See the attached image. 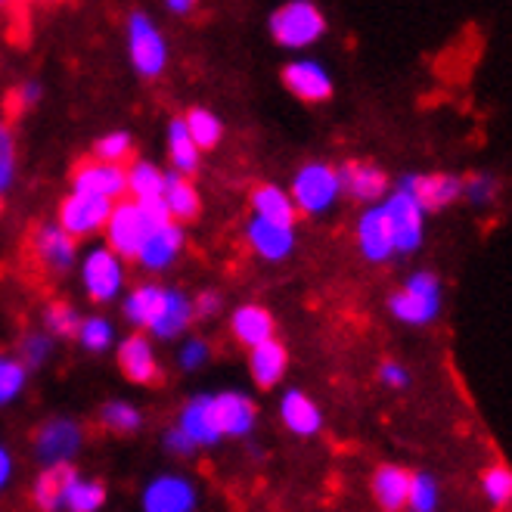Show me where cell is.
I'll list each match as a JSON object with an SVG mask.
<instances>
[{"label":"cell","instance_id":"1","mask_svg":"<svg viewBox=\"0 0 512 512\" xmlns=\"http://www.w3.org/2000/svg\"><path fill=\"white\" fill-rule=\"evenodd\" d=\"M168 212L162 202H115L106 224V249L122 261H137L149 233L168 224Z\"/></svg>","mask_w":512,"mask_h":512},{"label":"cell","instance_id":"2","mask_svg":"<svg viewBox=\"0 0 512 512\" xmlns=\"http://www.w3.org/2000/svg\"><path fill=\"white\" fill-rule=\"evenodd\" d=\"M444 308L441 277L432 270H413L404 286L388 298V314L404 326H432Z\"/></svg>","mask_w":512,"mask_h":512},{"label":"cell","instance_id":"3","mask_svg":"<svg viewBox=\"0 0 512 512\" xmlns=\"http://www.w3.org/2000/svg\"><path fill=\"white\" fill-rule=\"evenodd\" d=\"M267 32L286 50H305L326 35V16L311 0H289L270 13Z\"/></svg>","mask_w":512,"mask_h":512},{"label":"cell","instance_id":"4","mask_svg":"<svg viewBox=\"0 0 512 512\" xmlns=\"http://www.w3.org/2000/svg\"><path fill=\"white\" fill-rule=\"evenodd\" d=\"M295 212L301 215H326L329 208H336L342 199V184H339V168L329 162H305L295 177H292V190H289Z\"/></svg>","mask_w":512,"mask_h":512},{"label":"cell","instance_id":"5","mask_svg":"<svg viewBox=\"0 0 512 512\" xmlns=\"http://www.w3.org/2000/svg\"><path fill=\"white\" fill-rule=\"evenodd\" d=\"M388 230H391V243H395V255H413L423 249L426 239V212L419 208V202L398 184L395 190H388V196L379 202Z\"/></svg>","mask_w":512,"mask_h":512},{"label":"cell","instance_id":"6","mask_svg":"<svg viewBox=\"0 0 512 512\" xmlns=\"http://www.w3.org/2000/svg\"><path fill=\"white\" fill-rule=\"evenodd\" d=\"M125 261L106 246L87 249L81 258V286L94 305H109L125 289Z\"/></svg>","mask_w":512,"mask_h":512},{"label":"cell","instance_id":"7","mask_svg":"<svg viewBox=\"0 0 512 512\" xmlns=\"http://www.w3.org/2000/svg\"><path fill=\"white\" fill-rule=\"evenodd\" d=\"M128 56L143 78H159L168 66V41L146 13L128 16Z\"/></svg>","mask_w":512,"mask_h":512},{"label":"cell","instance_id":"8","mask_svg":"<svg viewBox=\"0 0 512 512\" xmlns=\"http://www.w3.org/2000/svg\"><path fill=\"white\" fill-rule=\"evenodd\" d=\"M81 444H84L81 423H75L69 416H53L38 426L32 450H35V460L44 469L47 466H72V460L81 454Z\"/></svg>","mask_w":512,"mask_h":512},{"label":"cell","instance_id":"9","mask_svg":"<svg viewBox=\"0 0 512 512\" xmlns=\"http://www.w3.org/2000/svg\"><path fill=\"white\" fill-rule=\"evenodd\" d=\"M143 512H196L199 506V491L187 475L165 472L146 481L140 494Z\"/></svg>","mask_w":512,"mask_h":512},{"label":"cell","instance_id":"10","mask_svg":"<svg viewBox=\"0 0 512 512\" xmlns=\"http://www.w3.org/2000/svg\"><path fill=\"white\" fill-rule=\"evenodd\" d=\"M398 184L419 202L426 215L444 212L463 199V177L450 171H432V174H404Z\"/></svg>","mask_w":512,"mask_h":512},{"label":"cell","instance_id":"11","mask_svg":"<svg viewBox=\"0 0 512 512\" xmlns=\"http://www.w3.org/2000/svg\"><path fill=\"white\" fill-rule=\"evenodd\" d=\"M109 199H97V196H84V193H69L63 202H59V227H63L72 239H87L97 236L100 230H106L109 215H112Z\"/></svg>","mask_w":512,"mask_h":512},{"label":"cell","instance_id":"12","mask_svg":"<svg viewBox=\"0 0 512 512\" xmlns=\"http://www.w3.org/2000/svg\"><path fill=\"white\" fill-rule=\"evenodd\" d=\"M177 429L184 432L196 450L199 447H215L224 438L221 429V416H218V401L212 391H202V395H193L177 413Z\"/></svg>","mask_w":512,"mask_h":512},{"label":"cell","instance_id":"13","mask_svg":"<svg viewBox=\"0 0 512 512\" xmlns=\"http://www.w3.org/2000/svg\"><path fill=\"white\" fill-rule=\"evenodd\" d=\"M72 193L118 202L128 193V174L118 165H106L97 159H81L72 168Z\"/></svg>","mask_w":512,"mask_h":512},{"label":"cell","instance_id":"14","mask_svg":"<svg viewBox=\"0 0 512 512\" xmlns=\"http://www.w3.org/2000/svg\"><path fill=\"white\" fill-rule=\"evenodd\" d=\"M283 84L301 103H326L333 97V75L320 59H292L283 69Z\"/></svg>","mask_w":512,"mask_h":512},{"label":"cell","instance_id":"15","mask_svg":"<svg viewBox=\"0 0 512 512\" xmlns=\"http://www.w3.org/2000/svg\"><path fill=\"white\" fill-rule=\"evenodd\" d=\"M32 249L38 264H44L50 274H69L78 264V239H72L59 224H41L32 236Z\"/></svg>","mask_w":512,"mask_h":512},{"label":"cell","instance_id":"16","mask_svg":"<svg viewBox=\"0 0 512 512\" xmlns=\"http://www.w3.org/2000/svg\"><path fill=\"white\" fill-rule=\"evenodd\" d=\"M354 239H357L360 255H364L370 264H388L391 258H398L382 205H370L360 212L357 227H354Z\"/></svg>","mask_w":512,"mask_h":512},{"label":"cell","instance_id":"17","mask_svg":"<svg viewBox=\"0 0 512 512\" xmlns=\"http://www.w3.org/2000/svg\"><path fill=\"white\" fill-rule=\"evenodd\" d=\"M342 196L360 202V205H379L388 196V174L373 162H345L339 168Z\"/></svg>","mask_w":512,"mask_h":512},{"label":"cell","instance_id":"18","mask_svg":"<svg viewBox=\"0 0 512 512\" xmlns=\"http://www.w3.org/2000/svg\"><path fill=\"white\" fill-rule=\"evenodd\" d=\"M118 370L134 385H156L162 379L156 348L146 339V333H131L128 339H122V345H118Z\"/></svg>","mask_w":512,"mask_h":512},{"label":"cell","instance_id":"19","mask_svg":"<svg viewBox=\"0 0 512 512\" xmlns=\"http://www.w3.org/2000/svg\"><path fill=\"white\" fill-rule=\"evenodd\" d=\"M246 243L258 258L277 264V261H286L295 252L298 236H295V227L274 224V221H264V218L252 215V221L246 224Z\"/></svg>","mask_w":512,"mask_h":512},{"label":"cell","instance_id":"20","mask_svg":"<svg viewBox=\"0 0 512 512\" xmlns=\"http://www.w3.org/2000/svg\"><path fill=\"white\" fill-rule=\"evenodd\" d=\"M196 317V308H193V298L187 292H180L174 286H165V295H162V305H159V314L156 320L149 323L146 333L153 336V339H180L190 329Z\"/></svg>","mask_w":512,"mask_h":512},{"label":"cell","instance_id":"21","mask_svg":"<svg viewBox=\"0 0 512 512\" xmlns=\"http://www.w3.org/2000/svg\"><path fill=\"white\" fill-rule=\"evenodd\" d=\"M184 246H187V233H184V227L180 224H174V221H168V224H162L159 230H153L149 233V239L143 243V249H140V255H137V264L143 267V270H165V267H171L177 258H180V252H184Z\"/></svg>","mask_w":512,"mask_h":512},{"label":"cell","instance_id":"22","mask_svg":"<svg viewBox=\"0 0 512 512\" xmlns=\"http://www.w3.org/2000/svg\"><path fill=\"white\" fill-rule=\"evenodd\" d=\"M280 419H283V426L298 435V438H311L323 429V413L317 407L314 398H308L301 388H289L283 391V398H280Z\"/></svg>","mask_w":512,"mask_h":512},{"label":"cell","instance_id":"23","mask_svg":"<svg viewBox=\"0 0 512 512\" xmlns=\"http://www.w3.org/2000/svg\"><path fill=\"white\" fill-rule=\"evenodd\" d=\"M218 401V416H221V429H224V438H249L255 423H258V407L249 395L243 391H218L215 395Z\"/></svg>","mask_w":512,"mask_h":512},{"label":"cell","instance_id":"24","mask_svg":"<svg viewBox=\"0 0 512 512\" xmlns=\"http://www.w3.org/2000/svg\"><path fill=\"white\" fill-rule=\"evenodd\" d=\"M410 475H413V472H407V469L398 466V463H382V466L373 472L370 491H373V500L379 503L382 512H401V509H407Z\"/></svg>","mask_w":512,"mask_h":512},{"label":"cell","instance_id":"25","mask_svg":"<svg viewBox=\"0 0 512 512\" xmlns=\"http://www.w3.org/2000/svg\"><path fill=\"white\" fill-rule=\"evenodd\" d=\"M274 329H277L274 314H270L267 308H261V305H239L233 311V317H230L233 339L243 348H249V351L274 339Z\"/></svg>","mask_w":512,"mask_h":512},{"label":"cell","instance_id":"26","mask_svg":"<svg viewBox=\"0 0 512 512\" xmlns=\"http://www.w3.org/2000/svg\"><path fill=\"white\" fill-rule=\"evenodd\" d=\"M286 370H289V351H286L283 342L270 339V342H264V345L249 351V373H252V382L258 388L280 385Z\"/></svg>","mask_w":512,"mask_h":512},{"label":"cell","instance_id":"27","mask_svg":"<svg viewBox=\"0 0 512 512\" xmlns=\"http://www.w3.org/2000/svg\"><path fill=\"white\" fill-rule=\"evenodd\" d=\"M162 205L165 212L174 224H187V221H196L199 212H202V199L196 193V187L184 174H174V171H165V193H162Z\"/></svg>","mask_w":512,"mask_h":512},{"label":"cell","instance_id":"28","mask_svg":"<svg viewBox=\"0 0 512 512\" xmlns=\"http://www.w3.org/2000/svg\"><path fill=\"white\" fill-rule=\"evenodd\" d=\"M78 475L75 466H47L38 472L32 485V500L41 512H63L66 506V491L72 485V478Z\"/></svg>","mask_w":512,"mask_h":512},{"label":"cell","instance_id":"29","mask_svg":"<svg viewBox=\"0 0 512 512\" xmlns=\"http://www.w3.org/2000/svg\"><path fill=\"white\" fill-rule=\"evenodd\" d=\"M162 295H165V286L159 283H140L134 286L125 301H122V314L131 326H137V333H146L149 323L156 320L159 314V305H162Z\"/></svg>","mask_w":512,"mask_h":512},{"label":"cell","instance_id":"30","mask_svg":"<svg viewBox=\"0 0 512 512\" xmlns=\"http://www.w3.org/2000/svg\"><path fill=\"white\" fill-rule=\"evenodd\" d=\"M252 212H255V218L274 221V224H286V227H295V215H298L289 190H283L277 184L255 187V193H252Z\"/></svg>","mask_w":512,"mask_h":512},{"label":"cell","instance_id":"31","mask_svg":"<svg viewBox=\"0 0 512 512\" xmlns=\"http://www.w3.org/2000/svg\"><path fill=\"white\" fill-rule=\"evenodd\" d=\"M128 174V193H131V202H162V193H165V171L153 162L146 159H137L131 162V168H125Z\"/></svg>","mask_w":512,"mask_h":512},{"label":"cell","instance_id":"32","mask_svg":"<svg viewBox=\"0 0 512 512\" xmlns=\"http://www.w3.org/2000/svg\"><path fill=\"white\" fill-rule=\"evenodd\" d=\"M168 159H171V171L174 174H193L199 168V146L193 143L187 125H184V118H171V125H168Z\"/></svg>","mask_w":512,"mask_h":512},{"label":"cell","instance_id":"33","mask_svg":"<svg viewBox=\"0 0 512 512\" xmlns=\"http://www.w3.org/2000/svg\"><path fill=\"white\" fill-rule=\"evenodd\" d=\"M106 506V485L100 478H87V475H75L72 485L66 491V512H100Z\"/></svg>","mask_w":512,"mask_h":512},{"label":"cell","instance_id":"34","mask_svg":"<svg viewBox=\"0 0 512 512\" xmlns=\"http://www.w3.org/2000/svg\"><path fill=\"white\" fill-rule=\"evenodd\" d=\"M78 345L90 354H103L115 345L118 333H115V323L103 314H90V317H81V326L75 333Z\"/></svg>","mask_w":512,"mask_h":512},{"label":"cell","instance_id":"35","mask_svg":"<svg viewBox=\"0 0 512 512\" xmlns=\"http://www.w3.org/2000/svg\"><path fill=\"white\" fill-rule=\"evenodd\" d=\"M100 423L112 435H134L143 426V413H140L137 404L118 398V401H106L100 407Z\"/></svg>","mask_w":512,"mask_h":512},{"label":"cell","instance_id":"36","mask_svg":"<svg viewBox=\"0 0 512 512\" xmlns=\"http://www.w3.org/2000/svg\"><path fill=\"white\" fill-rule=\"evenodd\" d=\"M184 125L193 137V143L199 146V153L202 149H215L221 134H224V125H221V118L215 112H208L202 106H193L187 115H184Z\"/></svg>","mask_w":512,"mask_h":512},{"label":"cell","instance_id":"37","mask_svg":"<svg viewBox=\"0 0 512 512\" xmlns=\"http://www.w3.org/2000/svg\"><path fill=\"white\" fill-rule=\"evenodd\" d=\"M25 385H28V370L22 360L13 354H0V407H10L13 401H19Z\"/></svg>","mask_w":512,"mask_h":512},{"label":"cell","instance_id":"38","mask_svg":"<svg viewBox=\"0 0 512 512\" xmlns=\"http://www.w3.org/2000/svg\"><path fill=\"white\" fill-rule=\"evenodd\" d=\"M78 326H81V314L69 301H50L44 308V329L50 339H75Z\"/></svg>","mask_w":512,"mask_h":512},{"label":"cell","instance_id":"39","mask_svg":"<svg viewBox=\"0 0 512 512\" xmlns=\"http://www.w3.org/2000/svg\"><path fill=\"white\" fill-rule=\"evenodd\" d=\"M441 506V485L438 478L429 472H413L410 475V497L407 509L410 512H435Z\"/></svg>","mask_w":512,"mask_h":512},{"label":"cell","instance_id":"40","mask_svg":"<svg viewBox=\"0 0 512 512\" xmlns=\"http://www.w3.org/2000/svg\"><path fill=\"white\" fill-rule=\"evenodd\" d=\"M481 494L494 509H503L512 503V469L503 463H494L481 475Z\"/></svg>","mask_w":512,"mask_h":512},{"label":"cell","instance_id":"41","mask_svg":"<svg viewBox=\"0 0 512 512\" xmlns=\"http://www.w3.org/2000/svg\"><path fill=\"white\" fill-rule=\"evenodd\" d=\"M131 153H134V140H131L128 131H109V134H103L94 143V159L97 162H106V165L125 168V162L131 159Z\"/></svg>","mask_w":512,"mask_h":512},{"label":"cell","instance_id":"42","mask_svg":"<svg viewBox=\"0 0 512 512\" xmlns=\"http://www.w3.org/2000/svg\"><path fill=\"white\" fill-rule=\"evenodd\" d=\"M500 193V180L488 171H472L469 177H463V199L472 208H491L497 202Z\"/></svg>","mask_w":512,"mask_h":512},{"label":"cell","instance_id":"43","mask_svg":"<svg viewBox=\"0 0 512 512\" xmlns=\"http://www.w3.org/2000/svg\"><path fill=\"white\" fill-rule=\"evenodd\" d=\"M16 162H19V153H16L13 128L7 122H0V199L16 184Z\"/></svg>","mask_w":512,"mask_h":512},{"label":"cell","instance_id":"44","mask_svg":"<svg viewBox=\"0 0 512 512\" xmlns=\"http://www.w3.org/2000/svg\"><path fill=\"white\" fill-rule=\"evenodd\" d=\"M50 354H53V339L47 333H28L19 345V360L25 364V370H35V367L47 364Z\"/></svg>","mask_w":512,"mask_h":512},{"label":"cell","instance_id":"45","mask_svg":"<svg viewBox=\"0 0 512 512\" xmlns=\"http://www.w3.org/2000/svg\"><path fill=\"white\" fill-rule=\"evenodd\" d=\"M208 360H212V345H208L205 339H187L177 351V364H180V370H187V373L202 370Z\"/></svg>","mask_w":512,"mask_h":512},{"label":"cell","instance_id":"46","mask_svg":"<svg viewBox=\"0 0 512 512\" xmlns=\"http://www.w3.org/2000/svg\"><path fill=\"white\" fill-rule=\"evenodd\" d=\"M410 370L401 364V360H385V364H379V382L385 388H395V391H404L410 385Z\"/></svg>","mask_w":512,"mask_h":512},{"label":"cell","instance_id":"47","mask_svg":"<svg viewBox=\"0 0 512 512\" xmlns=\"http://www.w3.org/2000/svg\"><path fill=\"white\" fill-rule=\"evenodd\" d=\"M162 444H165V450L168 454H174V457H190L193 450H196V444L180 432L177 426L174 429H165V435H162Z\"/></svg>","mask_w":512,"mask_h":512},{"label":"cell","instance_id":"48","mask_svg":"<svg viewBox=\"0 0 512 512\" xmlns=\"http://www.w3.org/2000/svg\"><path fill=\"white\" fill-rule=\"evenodd\" d=\"M41 97H44L41 81H22V84L16 87V103H19L22 112H25V109H32V106H38Z\"/></svg>","mask_w":512,"mask_h":512},{"label":"cell","instance_id":"49","mask_svg":"<svg viewBox=\"0 0 512 512\" xmlns=\"http://www.w3.org/2000/svg\"><path fill=\"white\" fill-rule=\"evenodd\" d=\"M193 308H196V317H215L221 311V295L212 292V289H205V292L196 295Z\"/></svg>","mask_w":512,"mask_h":512},{"label":"cell","instance_id":"50","mask_svg":"<svg viewBox=\"0 0 512 512\" xmlns=\"http://www.w3.org/2000/svg\"><path fill=\"white\" fill-rule=\"evenodd\" d=\"M13 469H16V460H13V454H10V447H7V444H0V491H4V488L10 485Z\"/></svg>","mask_w":512,"mask_h":512},{"label":"cell","instance_id":"51","mask_svg":"<svg viewBox=\"0 0 512 512\" xmlns=\"http://www.w3.org/2000/svg\"><path fill=\"white\" fill-rule=\"evenodd\" d=\"M165 10H168V13H174V16H187V13H193V10H196V4H193V0H168Z\"/></svg>","mask_w":512,"mask_h":512}]
</instances>
